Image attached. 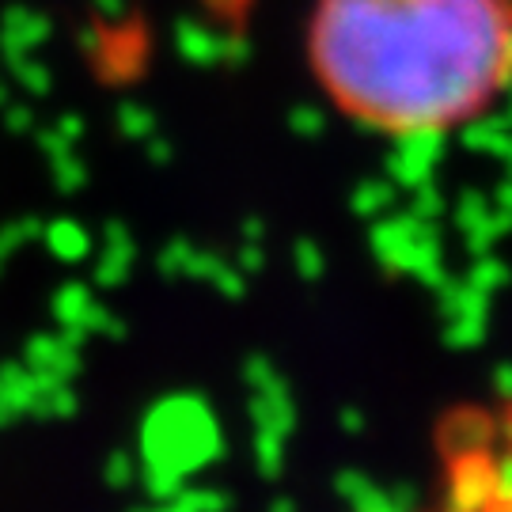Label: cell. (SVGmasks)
I'll use <instances>...</instances> for the list:
<instances>
[{"label":"cell","mask_w":512,"mask_h":512,"mask_svg":"<svg viewBox=\"0 0 512 512\" xmlns=\"http://www.w3.org/2000/svg\"><path fill=\"white\" fill-rule=\"evenodd\" d=\"M490 490L494 478L486 471V463H459L452 475V490H448V512H482L490 505Z\"/></svg>","instance_id":"7a4b0ae2"},{"label":"cell","mask_w":512,"mask_h":512,"mask_svg":"<svg viewBox=\"0 0 512 512\" xmlns=\"http://www.w3.org/2000/svg\"><path fill=\"white\" fill-rule=\"evenodd\" d=\"M308 65L349 122L444 137L512 88V0H315Z\"/></svg>","instance_id":"6da1fadb"}]
</instances>
